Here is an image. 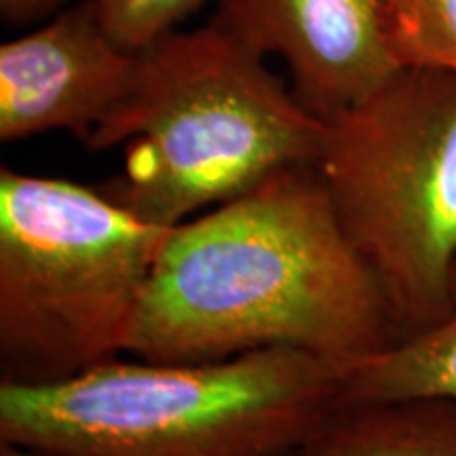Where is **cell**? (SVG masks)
<instances>
[{"instance_id":"cell-1","label":"cell","mask_w":456,"mask_h":456,"mask_svg":"<svg viewBox=\"0 0 456 456\" xmlns=\"http://www.w3.org/2000/svg\"><path fill=\"white\" fill-rule=\"evenodd\" d=\"M397 340L315 165H302L171 228L125 355L192 363L288 346L346 374Z\"/></svg>"},{"instance_id":"cell-2","label":"cell","mask_w":456,"mask_h":456,"mask_svg":"<svg viewBox=\"0 0 456 456\" xmlns=\"http://www.w3.org/2000/svg\"><path fill=\"white\" fill-rule=\"evenodd\" d=\"M265 57L214 24L174 30L140 51L129 94L85 144L125 152L102 191L174 228L279 171L315 165L326 123Z\"/></svg>"},{"instance_id":"cell-3","label":"cell","mask_w":456,"mask_h":456,"mask_svg":"<svg viewBox=\"0 0 456 456\" xmlns=\"http://www.w3.org/2000/svg\"><path fill=\"white\" fill-rule=\"evenodd\" d=\"M342 379L288 346L192 363L117 357L60 383H0V442L45 456H289Z\"/></svg>"},{"instance_id":"cell-4","label":"cell","mask_w":456,"mask_h":456,"mask_svg":"<svg viewBox=\"0 0 456 456\" xmlns=\"http://www.w3.org/2000/svg\"><path fill=\"white\" fill-rule=\"evenodd\" d=\"M169 231L100 186L3 167L0 383H60L125 355Z\"/></svg>"},{"instance_id":"cell-5","label":"cell","mask_w":456,"mask_h":456,"mask_svg":"<svg viewBox=\"0 0 456 456\" xmlns=\"http://www.w3.org/2000/svg\"><path fill=\"white\" fill-rule=\"evenodd\" d=\"M323 123L315 169L399 340L436 328L456 269V74L403 66Z\"/></svg>"},{"instance_id":"cell-6","label":"cell","mask_w":456,"mask_h":456,"mask_svg":"<svg viewBox=\"0 0 456 456\" xmlns=\"http://www.w3.org/2000/svg\"><path fill=\"white\" fill-rule=\"evenodd\" d=\"M209 24L279 55L306 110L330 118L399 68L387 0H220Z\"/></svg>"},{"instance_id":"cell-7","label":"cell","mask_w":456,"mask_h":456,"mask_svg":"<svg viewBox=\"0 0 456 456\" xmlns=\"http://www.w3.org/2000/svg\"><path fill=\"white\" fill-rule=\"evenodd\" d=\"M135 66L138 53L118 47L78 0L0 47V140L64 129L87 144L129 94Z\"/></svg>"},{"instance_id":"cell-8","label":"cell","mask_w":456,"mask_h":456,"mask_svg":"<svg viewBox=\"0 0 456 456\" xmlns=\"http://www.w3.org/2000/svg\"><path fill=\"white\" fill-rule=\"evenodd\" d=\"M289 456H456V402L444 397L336 402Z\"/></svg>"},{"instance_id":"cell-9","label":"cell","mask_w":456,"mask_h":456,"mask_svg":"<svg viewBox=\"0 0 456 456\" xmlns=\"http://www.w3.org/2000/svg\"><path fill=\"white\" fill-rule=\"evenodd\" d=\"M399 397L456 402V269L448 315L436 328L397 340L346 372L338 402Z\"/></svg>"},{"instance_id":"cell-10","label":"cell","mask_w":456,"mask_h":456,"mask_svg":"<svg viewBox=\"0 0 456 456\" xmlns=\"http://www.w3.org/2000/svg\"><path fill=\"white\" fill-rule=\"evenodd\" d=\"M391 49L399 66L456 74V0H387Z\"/></svg>"},{"instance_id":"cell-11","label":"cell","mask_w":456,"mask_h":456,"mask_svg":"<svg viewBox=\"0 0 456 456\" xmlns=\"http://www.w3.org/2000/svg\"><path fill=\"white\" fill-rule=\"evenodd\" d=\"M118 47L140 53L208 0H83Z\"/></svg>"},{"instance_id":"cell-12","label":"cell","mask_w":456,"mask_h":456,"mask_svg":"<svg viewBox=\"0 0 456 456\" xmlns=\"http://www.w3.org/2000/svg\"><path fill=\"white\" fill-rule=\"evenodd\" d=\"M64 0H0V17L9 26H24L55 13Z\"/></svg>"},{"instance_id":"cell-13","label":"cell","mask_w":456,"mask_h":456,"mask_svg":"<svg viewBox=\"0 0 456 456\" xmlns=\"http://www.w3.org/2000/svg\"><path fill=\"white\" fill-rule=\"evenodd\" d=\"M0 456H45L41 452H34V450L13 446V444H3L0 442Z\"/></svg>"}]
</instances>
